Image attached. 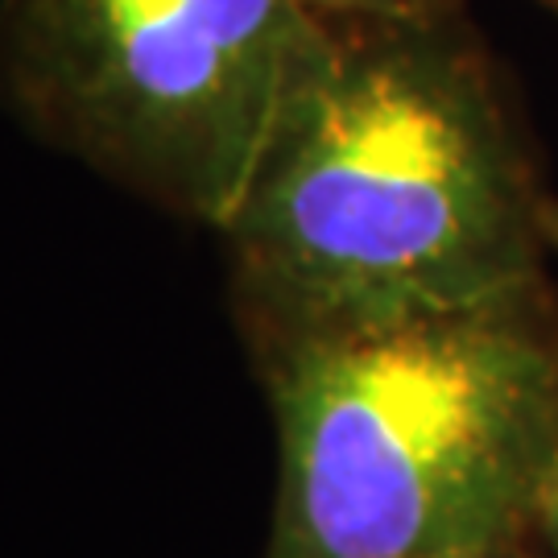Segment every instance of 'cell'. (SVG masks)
Instances as JSON below:
<instances>
[{"mask_svg": "<svg viewBox=\"0 0 558 558\" xmlns=\"http://www.w3.org/2000/svg\"><path fill=\"white\" fill-rule=\"evenodd\" d=\"M555 191L468 13L336 25L232 220L244 348L476 302L550 274Z\"/></svg>", "mask_w": 558, "mask_h": 558, "instance_id": "1", "label": "cell"}, {"mask_svg": "<svg viewBox=\"0 0 558 558\" xmlns=\"http://www.w3.org/2000/svg\"><path fill=\"white\" fill-rule=\"evenodd\" d=\"M278 435L265 558L534 542L558 447V286L248 348Z\"/></svg>", "mask_w": 558, "mask_h": 558, "instance_id": "2", "label": "cell"}, {"mask_svg": "<svg viewBox=\"0 0 558 558\" xmlns=\"http://www.w3.org/2000/svg\"><path fill=\"white\" fill-rule=\"evenodd\" d=\"M331 38L302 0H0V104L54 154L220 232Z\"/></svg>", "mask_w": 558, "mask_h": 558, "instance_id": "3", "label": "cell"}, {"mask_svg": "<svg viewBox=\"0 0 558 558\" xmlns=\"http://www.w3.org/2000/svg\"><path fill=\"white\" fill-rule=\"evenodd\" d=\"M327 25H373V21H442L468 13V0H302Z\"/></svg>", "mask_w": 558, "mask_h": 558, "instance_id": "4", "label": "cell"}, {"mask_svg": "<svg viewBox=\"0 0 558 558\" xmlns=\"http://www.w3.org/2000/svg\"><path fill=\"white\" fill-rule=\"evenodd\" d=\"M534 542H538L542 558H558V447L538 480V497H534Z\"/></svg>", "mask_w": 558, "mask_h": 558, "instance_id": "5", "label": "cell"}, {"mask_svg": "<svg viewBox=\"0 0 558 558\" xmlns=\"http://www.w3.org/2000/svg\"><path fill=\"white\" fill-rule=\"evenodd\" d=\"M447 558H542L538 542H521V546H500V550H476V555H447Z\"/></svg>", "mask_w": 558, "mask_h": 558, "instance_id": "6", "label": "cell"}, {"mask_svg": "<svg viewBox=\"0 0 558 558\" xmlns=\"http://www.w3.org/2000/svg\"><path fill=\"white\" fill-rule=\"evenodd\" d=\"M546 240H550V257H558V195L550 203V220H546Z\"/></svg>", "mask_w": 558, "mask_h": 558, "instance_id": "7", "label": "cell"}, {"mask_svg": "<svg viewBox=\"0 0 558 558\" xmlns=\"http://www.w3.org/2000/svg\"><path fill=\"white\" fill-rule=\"evenodd\" d=\"M534 4H542L546 13H555V17H558V0H534Z\"/></svg>", "mask_w": 558, "mask_h": 558, "instance_id": "8", "label": "cell"}]
</instances>
